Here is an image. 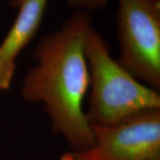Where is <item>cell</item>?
<instances>
[{
    "mask_svg": "<svg viewBox=\"0 0 160 160\" xmlns=\"http://www.w3.org/2000/svg\"><path fill=\"white\" fill-rule=\"evenodd\" d=\"M22 0H11V6L12 7H17Z\"/></svg>",
    "mask_w": 160,
    "mask_h": 160,
    "instance_id": "cell-8",
    "label": "cell"
},
{
    "mask_svg": "<svg viewBox=\"0 0 160 160\" xmlns=\"http://www.w3.org/2000/svg\"><path fill=\"white\" fill-rule=\"evenodd\" d=\"M89 70L87 119L92 126L116 125L143 111L160 109L159 92L136 79L111 55L109 43L92 27L86 40Z\"/></svg>",
    "mask_w": 160,
    "mask_h": 160,
    "instance_id": "cell-2",
    "label": "cell"
},
{
    "mask_svg": "<svg viewBox=\"0 0 160 160\" xmlns=\"http://www.w3.org/2000/svg\"><path fill=\"white\" fill-rule=\"evenodd\" d=\"M153 160H160V157H158V158H155Z\"/></svg>",
    "mask_w": 160,
    "mask_h": 160,
    "instance_id": "cell-9",
    "label": "cell"
},
{
    "mask_svg": "<svg viewBox=\"0 0 160 160\" xmlns=\"http://www.w3.org/2000/svg\"><path fill=\"white\" fill-rule=\"evenodd\" d=\"M60 160H78L70 152H67L60 158Z\"/></svg>",
    "mask_w": 160,
    "mask_h": 160,
    "instance_id": "cell-7",
    "label": "cell"
},
{
    "mask_svg": "<svg viewBox=\"0 0 160 160\" xmlns=\"http://www.w3.org/2000/svg\"><path fill=\"white\" fill-rule=\"evenodd\" d=\"M49 0H22L18 13L0 44V91L10 88L16 70V60L38 33Z\"/></svg>",
    "mask_w": 160,
    "mask_h": 160,
    "instance_id": "cell-5",
    "label": "cell"
},
{
    "mask_svg": "<svg viewBox=\"0 0 160 160\" xmlns=\"http://www.w3.org/2000/svg\"><path fill=\"white\" fill-rule=\"evenodd\" d=\"M94 142L72 152L78 160H153L160 157V109L143 111L109 126H92Z\"/></svg>",
    "mask_w": 160,
    "mask_h": 160,
    "instance_id": "cell-4",
    "label": "cell"
},
{
    "mask_svg": "<svg viewBox=\"0 0 160 160\" xmlns=\"http://www.w3.org/2000/svg\"><path fill=\"white\" fill-rule=\"evenodd\" d=\"M66 4L76 11L89 12L107 6L110 0H64Z\"/></svg>",
    "mask_w": 160,
    "mask_h": 160,
    "instance_id": "cell-6",
    "label": "cell"
},
{
    "mask_svg": "<svg viewBox=\"0 0 160 160\" xmlns=\"http://www.w3.org/2000/svg\"><path fill=\"white\" fill-rule=\"evenodd\" d=\"M92 27L90 13L76 11L59 29L43 36L35 50L37 65L27 73L21 90L24 101L44 105L52 132L72 152L94 142L84 110L89 90L86 40Z\"/></svg>",
    "mask_w": 160,
    "mask_h": 160,
    "instance_id": "cell-1",
    "label": "cell"
},
{
    "mask_svg": "<svg viewBox=\"0 0 160 160\" xmlns=\"http://www.w3.org/2000/svg\"><path fill=\"white\" fill-rule=\"evenodd\" d=\"M118 62L136 79L160 88V6L152 0H117Z\"/></svg>",
    "mask_w": 160,
    "mask_h": 160,
    "instance_id": "cell-3",
    "label": "cell"
}]
</instances>
